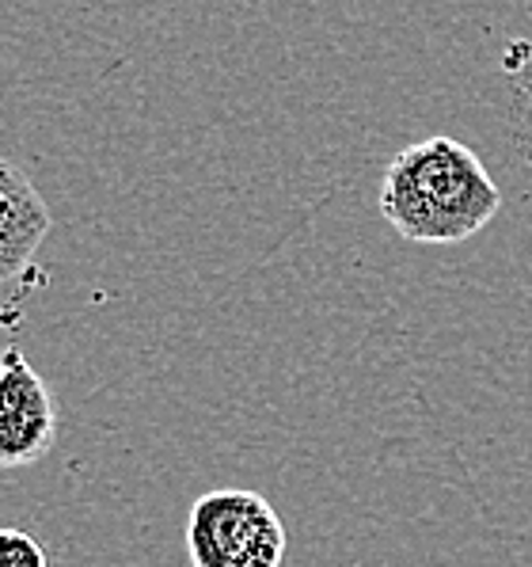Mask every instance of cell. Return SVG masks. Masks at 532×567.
<instances>
[{
    "label": "cell",
    "instance_id": "4",
    "mask_svg": "<svg viewBox=\"0 0 532 567\" xmlns=\"http://www.w3.org/2000/svg\"><path fill=\"white\" fill-rule=\"evenodd\" d=\"M54 229L46 198L23 168L0 156V278H15Z\"/></svg>",
    "mask_w": 532,
    "mask_h": 567
},
{
    "label": "cell",
    "instance_id": "5",
    "mask_svg": "<svg viewBox=\"0 0 532 567\" xmlns=\"http://www.w3.org/2000/svg\"><path fill=\"white\" fill-rule=\"evenodd\" d=\"M0 567H50V556L23 529H0Z\"/></svg>",
    "mask_w": 532,
    "mask_h": 567
},
{
    "label": "cell",
    "instance_id": "2",
    "mask_svg": "<svg viewBox=\"0 0 532 567\" xmlns=\"http://www.w3.org/2000/svg\"><path fill=\"white\" fill-rule=\"evenodd\" d=\"M190 567H282L285 526L274 507L248 487L209 492L187 514Z\"/></svg>",
    "mask_w": 532,
    "mask_h": 567
},
{
    "label": "cell",
    "instance_id": "6",
    "mask_svg": "<svg viewBox=\"0 0 532 567\" xmlns=\"http://www.w3.org/2000/svg\"><path fill=\"white\" fill-rule=\"evenodd\" d=\"M0 282H4V278H0Z\"/></svg>",
    "mask_w": 532,
    "mask_h": 567
},
{
    "label": "cell",
    "instance_id": "1",
    "mask_svg": "<svg viewBox=\"0 0 532 567\" xmlns=\"http://www.w3.org/2000/svg\"><path fill=\"white\" fill-rule=\"evenodd\" d=\"M502 190L476 150L457 137H426L388 164L380 217L411 244H465L499 217Z\"/></svg>",
    "mask_w": 532,
    "mask_h": 567
},
{
    "label": "cell",
    "instance_id": "3",
    "mask_svg": "<svg viewBox=\"0 0 532 567\" xmlns=\"http://www.w3.org/2000/svg\"><path fill=\"white\" fill-rule=\"evenodd\" d=\"M58 442V404L20 347L0 354V468L42 461Z\"/></svg>",
    "mask_w": 532,
    "mask_h": 567
}]
</instances>
